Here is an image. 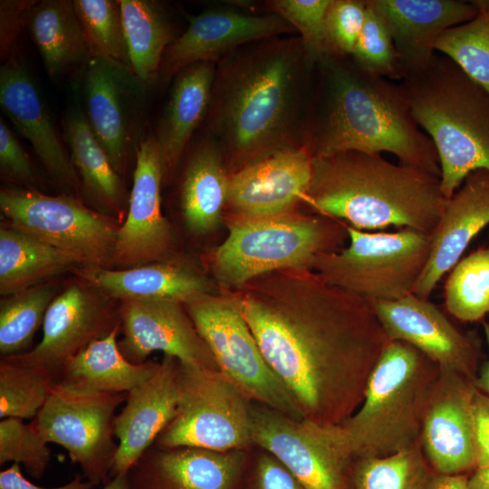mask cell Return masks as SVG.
<instances>
[{"label":"cell","instance_id":"1","mask_svg":"<svg viewBox=\"0 0 489 489\" xmlns=\"http://www.w3.org/2000/svg\"><path fill=\"white\" fill-rule=\"evenodd\" d=\"M228 291L302 420L346 421L389 341L369 302L311 268L275 271Z\"/></svg>","mask_w":489,"mask_h":489},{"label":"cell","instance_id":"2","mask_svg":"<svg viewBox=\"0 0 489 489\" xmlns=\"http://www.w3.org/2000/svg\"><path fill=\"white\" fill-rule=\"evenodd\" d=\"M276 38L238 48L216 70L210 125L217 142L237 164L236 170L295 146L294 133L316 64L300 38Z\"/></svg>","mask_w":489,"mask_h":489},{"label":"cell","instance_id":"3","mask_svg":"<svg viewBox=\"0 0 489 489\" xmlns=\"http://www.w3.org/2000/svg\"><path fill=\"white\" fill-rule=\"evenodd\" d=\"M303 144L313 158L345 151L388 152L402 165L440 177L437 153L419 128L400 83L361 70L350 56L319 61Z\"/></svg>","mask_w":489,"mask_h":489},{"label":"cell","instance_id":"4","mask_svg":"<svg viewBox=\"0 0 489 489\" xmlns=\"http://www.w3.org/2000/svg\"><path fill=\"white\" fill-rule=\"evenodd\" d=\"M446 199L435 174L391 163L380 154L345 151L312 158L303 202L358 230L394 226L431 235Z\"/></svg>","mask_w":489,"mask_h":489},{"label":"cell","instance_id":"5","mask_svg":"<svg viewBox=\"0 0 489 489\" xmlns=\"http://www.w3.org/2000/svg\"><path fill=\"white\" fill-rule=\"evenodd\" d=\"M399 83L412 117L435 145L448 199L471 172L489 170V94L443 54Z\"/></svg>","mask_w":489,"mask_h":489},{"label":"cell","instance_id":"6","mask_svg":"<svg viewBox=\"0 0 489 489\" xmlns=\"http://www.w3.org/2000/svg\"><path fill=\"white\" fill-rule=\"evenodd\" d=\"M439 367L412 345L389 340L358 409L338 425L352 458L380 457L417 446Z\"/></svg>","mask_w":489,"mask_h":489},{"label":"cell","instance_id":"7","mask_svg":"<svg viewBox=\"0 0 489 489\" xmlns=\"http://www.w3.org/2000/svg\"><path fill=\"white\" fill-rule=\"evenodd\" d=\"M228 235L208 256L216 279L229 290L275 271L311 268L317 255L337 251L346 223L291 211L227 217Z\"/></svg>","mask_w":489,"mask_h":489},{"label":"cell","instance_id":"8","mask_svg":"<svg viewBox=\"0 0 489 489\" xmlns=\"http://www.w3.org/2000/svg\"><path fill=\"white\" fill-rule=\"evenodd\" d=\"M349 245L322 253L312 270L366 301H396L413 293L429 257L431 235L412 229L369 232L346 224Z\"/></svg>","mask_w":489,"mask_h":489},{"label":"cell","instance_id":"9","mask_svg":"<svg viewBox=\"0 0 489 489\" xmlns=\"http://www.w3.org/2000/svg\"><path fill=\"white\" fill-rule=\"evenodd\" d=\"M183 305L224 377L251 401L302 420L291 394L264 359L230 291L198 294Z\"/></svg>","mask_w":489,"mask_h":489},{"label":"cell","instance_id":"10","mask_svg":"<svg viewBox=\"0 0 489 489\" xmlns=\"http://www.w3.org/2000/svg\"><path fill=\"white\" fill-rule=\"evenodd\" d=\"M177 387L176 414L155 445L219 452L254 446L251 400L219 371L179 362Z\"/></svg>","mask_w":489,"mask_h":489},{"label":"cell","instance_id":"11","mask_svg":"<svg viewBox=\"0 0 489 489\" xmlns=\"http://www.w3.org/2000/svg\"><path fill=\"white\" fill-rule=\"evenodd\" d=\"M0 210L9 226L73 255L86 267L111 263L120 226L71 196L3 188Z\"/></svg>","mask_w":489,"mask_h":489},{"label":"cell","instance_id":"12","mask_svg":"<svg viewBox=\"0 0 489 489\" xmlns=\"http://www.w3.org/2000/svg\"><path fill=\"white\" fill-rule=\"evenodd\" d=\"M126 398L127 393L80 394L56 382L30 423L47 443L67 451L87 481L106 484L119 446L115 412Z\"/></svg>","mask_w":489,"mask_h":489},{"label":"cell","instance_id":"13","mask_svg":"<svg viewBox=\"0 0 489 489\" xmlns=\"http://www.w3.org/2000/svg\"><path fill=\"white\" fill-rule=\"evenodd\" d=\"M254 446L276 457L306 489H350L352 455L338 425L321 426L251 401Z\"/></svg>","mask_w":489,"mask_h":489},{"label":"cell","instance_id":"14","mask_svg":"<svg viewBox=\"0 0 489 489\" xmlns=\"http://www.w3.org/2000/svg\"><path fill=\"white\" fill-rule=\"evenodd\" d=\"M389 340L405 341L436 363L441 372L475 383L481 356L479 338L458 330L428 299L409 294L396 301H369Z\"/></svg>","mask_w":489,"mask_h":489},{"label":"cell","instance_id":"15","mask_svg":"<svg viewBox=\"0 0 489 489\" xmlns=\"http://www.w3.org/2000/svg\"><path fill=\"white\" fill-rule=\"evenodd\" d=\"M142 83L129 66L110 58L91 56L85 65V115L119 173L135 141Z\"/></svg>","mask_w":489,"mask_h":489},{"label":"cell","instance_id":"16","mask_svg":"<svg viewBox=\"0 0 489 489\" xmlns=\"http://www.w3.org/2000/svg\"><path fill=\"white\" fill-rule=\"evenodd\" d=\"M119 315L123 333L119 347L129 361L141 364L153 351H162L181 363L219 371L183 303L171 300L121 301Z\"/></svg>","mask_w":489,"mask_h":489},{"label":"cell","instance_id":"17","mask_svg":"<svg viewBox=\"0 0 489 489\" xmlns=\"http://www.w3.org/2000/svg\"><path fill=\"white\" fill-rule=\"evenodd\" d=\"M163 176L158 144L149 137L136 149L127 218L119 228L110 263L120 269L163 262L172 249L171 228L161 211Z\"/></svg>","mask_w":489,"mask_h":489},{"label":"cell","instance_id":"18","mask_svg":"<svg viewBox=\"0 0 489 489\" xmlns=\"http://www.w3.org/2000/svg\"><path fill=\"white\" fill-rule=\"evenodd\" d=\"M108 297L96 295L81 283H72L55 296L43 323L42 340L31 350L5 357L27 366H41L58 375L62 366L89 344L120 323Z\"/></svg>","mask_w":489,"mask_h":489},{"label":"cell","instance_id":"19","mask_svg":"<svg viewBox=\"0 0 489 489\" xmlns=\"http://www.w3.org/2000/svg\"><path fill=\"white\" fill-rule=\"evenodd\" d=\"M312 154L304 145L273 151L229 175L226 205L232 215L274 216L303 202L312 176Z\"/></svg>","mask_w":489,"mask_h":489},{"label":"cell","instance_id":"20","mask_svg":"<svg viewBox=\"0 0 489 489\" xmlns=\"http://www.w3.org/2000/svg\"><path fill=\"white\" fill-rule=\"evenodd\" d=\"M292 31L275 14L252 15L224 9L206 10L190 17L186 31L167 48L159 72L168 80L195 63H216L240 47Z\"/></svg>","mask_w":489,"mask_h":489},{"label":"cell","instance_id":"21","mask_svg":"<svg viewBox=\"0 0 489 489\" xmlns=\"http://www.w3.org/2000/svg\"><path fill=\"white\" fill-rule=\"evenodd\" d=\"M475 383L440 372L425 410L421 441L426 457L438 474L460 475L476 468L472 399Z\"/></svg>","mask_w":489,"mask_h":489},{"label":"cell","instance_id":"22","mask_svg":"<svg viewBox=\"0 0 489 489\" xmlns=\"http://www.w3.org/2000/svg\"><path fill=\"white\" fill-rule=\"evenodd\" d=\"M250 449L212 451L153 444L127 473L129 489H237Z\"/></svg>","mask_w":489,"mask_h":489},{"label":"cell","instance_id":"23","mask_svg":"<svg viewBox=\"0 0 489 489\" xmlns=\"http://www.w3.org/2000/svg\"><path fill=\"white\" fill-rule=\"evenodd\" d=\"M178 363L176 358L164 355L154 374L127 393L125 405L114 420L119 446L110 477L127 474L174 417L178 403Z\"/></svg>","mask_w":489,"mask_h":489},{"label":"cell","instance_id":"24","mask_svg":"<svg viewBox=\"0 0 489 489\" xmlns=\"http://www.w3.org/2000/svg\"><path fill=\"white\" fill-rule=\"evenodd\" d=\"M386 24L398 54L404 78L427 67L435 45L447 29L472 20L473 1L366 0ZM403 78V79H404Z\"/></svg>","mask_w":489,"mask_h":489},{"label":"cell","instance_id":"25","mask_svg":"<svg viewBox=\"0 0 489 489\" xmlns=\"http://www.w3.org/2000/svg\"><path fill=\"white\" fill-rule=\"evenodd\" d=\"M489 225V170L471 172L446 199L431 234L427 263L413 294L428 299L442 277L461 259L471 241Z\"/></svg>","mask_w":489,"mask_h":489},{"label":"cell","instance_id":"26","mask_svg":"<svg viewBox=\"0 0 489 489\" xmlns=\"http://www.w3.org/2000/svg\"><path fill=\"white\" fill-rule=\"evenodd\" d=\"M0 105L33 147L51 177L62 187L78 190L79 177L66 153L36 85L24 66L9 58L0 70Z\"/></svg>","mask_w":489,"mask_h":489},{"label":"cell","instance_id":"27","mask_svg":"<svg viewBox=\"0 0 489 489\" xmlns=\"http://www.w3.org/2000/svg\"><path fill=\"white\" fill-rule=\"evenodd\" d=\"M80 275L110 299L171 300L186 302L212 292L208 280L192 268L171 262H157L126 269L86 267Z\"/></svg>","mask_w":489,"mask_h":489},{"label":"cell","instance_id":"28","mask_svg":"<svg viewBox=\"0 0 489 489\" xmlns=\"http://www.w3.org/2000/svg\"><path fill=\"white\" fill-rule=\"evenodd\" d=\"M120 331V323L69 360L60 369L57 383L80 394L128 393L149 379L159 362L129 361L119 347Z\"/></svg>","mask_w":489,"mask_h":489},{"label":"cell","instance_id":"29","mask_svg":"<svg viewBox=\"0 0 489 489\" xmlns=\"http://www.w3.org/2000/svg\"><path fill=\"white\" fill-rule=\"evenodd\" d=\"M213 62H198L180 71L156 139L165 174L171 173L210 107L216 75Z\"/></svg>","mask_w":489,"mask_h":489},{"label":"cell","instance_id":"30","mask_svg":"<svg viewBox=\"0 0 489 489\" xmlns=\"http://www.w3.org/2000/svg\"><path fill=\"white\" fill-rule=\"evenodd\" d=\"M27 14L30 33L50 77L86 65L91 56L72 1L35 2Z\"/></svg>","mask_w":489,"mask_h":489},{"label":"cell","instance_id":"31","mask_svg":"<svg viewBox=\"0 0 489 489\" xmlns=\"http://www.w3.org/2000/svg\"><path fill=\"white\" fill-rule=\"evenodd\" d=\"M229 175L216 141L206 139L189 159L181 184L185 224L196 235L214 231L226 205Z\"/></svg>","mask_w":489,"mask_h":489},{"label":"cell","instance_id":"32","mask_svg":"<svg viewBox=\"0 0 489 489\" xmlns=\"http://www.w3.org/2000/svg\"><path fill=\"white\" fill-rule=\"evenodd\" d=\"M63 126L71 159L85 194L101 206L120 211L125 192L120 173L78 104L66 114Z\"/></svg>","mask_w":489,"mask_h":489},{"label":"cell","instance_id":"33","mask_svg":"<svg viewBox=\"0 0 489 489\" xmlns=\"http://www.w3.org/2000/svg\"><path fill=\"white\" fill-rule=\"evenodd\" d=\"M82 264L73 255L11 226L0 229V293L9 296Z\"/></svg>","mask_w":489,"mask_h":489},{"label":"cell","instance_id":"34","mask_svg":"<svg viewBox=\"0 0 489 489\" xmlns=\"http://www.w3.org/2000/svg\"><path fill=\"white\" fill-rule=\"evenodd\" d=\"M119 1L130 68L149 83L160 72L164 53L174 41L170 24L155 1Z\"/></svg>","mask_w":489,"mask_h":489},{"label":"cell","instance_id":"35","mask_svg":"<svg viewBox=\"0 0 489 489\" xmlns=\"http://www.w3.org/2000/svg\"><path fill=\"white\" fill-rule=\"evenodd\" d=\"M56 290L54 283H41L1 300V357L22 354L29 348Z\"/></svg>","mask_w":489,"mask_h":489},{"label":"cell","instance_id":"36","mask_svg":"<svg viewBox=\"0 0 489 489\" xmlns=\"http://www.w3.org/2000/svg\"><path fill=\"white\" fill-rule=\"evenodd\" d=\"M476 15L445 31L436 52L452 60L489 94V0H474Z\"/></svg>","mask_w":489,"mask_h":489},{"label":"cell","instance_id":"37","mask_svg":"<svg viewBox=\"0 0 489 489\" xmlns=\"http://www.w3.org/2000/svg\"><path fill=\"white\" fill-rule=\"evenodd\" d=\"M447 312L462 321H483L489 313V246L461 258L445 283Z\"/></svg>","mask_w":489,"mask_h":489},{"label":"cell","instance_id":"38","mask_svg":"<svg viewBox=\"0 0 489 489\" xmlns=\"http://www.w3.org/2000/svg\"><path fill=\"white\" fill-rule=\"evenodd\" d=\"M57 378V373L50 369L23 365L1 357L0 417L34 418Z\"/></svg>","mask_w":489,"mask_h":489},{"label":"cell","instance_id":"39","mask_svg":"<svg viewBox=\"0 0 489 489\" xmlns=\"http://www.w3.org/2000/svg\"><path fill=\"white\" fill-rule=\"evenodd\" d=\"M431 475L417 446L386 456L354 458L350 487L425 489Z\"/></svg>","mask_w":489,"mask_h":489},{"label":"cell","instance_id":"40","mask_svg":"<svg viewBox=\"0 0 489 489\" xmlns=\"http://www.w3.org/2000/svg\"><path fill=\"white\" fill-rule=\"evenodd\" d=\"M91 56L112 59L130 67L120 1L73 0Z\"/></svg>","mask_w":489,"mask_h":489},{"label":"cell","instance_id":"41","mask_svg":"<svg viewBox=\"0 0 489 489\" xmlns=\"http://www.w3.org/2000/svg\"><path fill=\"white\" fill-rule=\"evenodd\" d=\"M366 5L365 23L350 58L369 73L401 82L405 74L393 39L382 19Z\"/></svg>","mask_w":489,"mask_h":489},{"label":"cell","instance_id":"42","mask_svg":"<svg viewBox=\"0 0 489 489\" xmlns=\"http://www.w3.org/2000/svg\"><path fill=\"white\" fill-rule=\"evenodd\" d=\"M331 3V0H275L270 4L273 14L300 33L304 50L314 64L331 54L326 34Z\"/></svg>","mask_w":489,"mask_h":489},{"label":"cell","instance_id":"43","mask_svg":"<svg viewBox=\"0 0 489 489\" xmlns=\"http://www.w3.org/2000/svg\"><path fill=\"white\" fill-rule=\"evenodd\" d=\"M47 442L31 423L6 417L0 421V465L7 462L23 465L26 473L41 479L51 461Z\"/></svg>","mask_w":489,"mask_h":489},{"label":"cell","instance_id":"44","mask_svg":"<svg viewBox=\"0 0 489 489\" xmlns=\"http://www.w3.org/2000/svg\"><path fill=\"white\" fill-rule=\"evenodd\" d=\"M365 0H331L326 16V34L331 54L350 56L363 28Z\"/></svg>","mask_w":489,"mask_h":489},{"label":"cell","instance_id":"45","mask_svg":"<svg viewBox=\"0 0 489 489\" xmlns=\"http://www.w3.org/2000/svg\"><path fill=\"white\" fill-rule=\"evenodd\" d=\"M237 489H306L298 478L269 452L253 446Z\"/></svg>","mask_w":489,"mask_h":489},{"label":"cell","instance_id":"46","mask_svg":"<svg viewBox=\"0 0 489 489\" xmlns=\"http://www.w3.org/2000/svg\"><path fill=\"white\" fill-rule=\"evenodd\" d=\"M0 169L5 178L24 184L36 182V176L29 156L6 123L0 120Z\"/></svg>","mask_w":489,"mask_h":489},{"label":"cell","instance_id":"47","mask_svg":"<svg viewBox=\"0 0 489 489\" xmlns=\"http://www.w3.org/2000/svg\"><path fill=\"white\" fill-rule=\"evenodd\" d=\"M472 417L477 450L476 468H480L489 465V396L476 388L472 399Z\"/></svg>","mask_w":489,"mask_h":489},{"label":"cell","instance_id":"48","mask_svg":"<svg viewBox=\"0 0 489 489\" xmlns=\"http://www.w3.org/2000/svg\"><path fill=\"white\" fill-rule=\"evenodd\" d=\"M35 2L27 1H1V53L9 51L12 43L17 35L24 14Z\"/></svg>","mask_w":489,"mask_h":489},{"label":"cell","instance_id":"49","mask_svg":"<svg viewBox=\"0 0 489 489\" xmlns=\"http://www.w3.org/2000/svg\"><path fill=\"white\" fill-rule=\"evenodd\" d=\"M94 485L90 481H83L77 475L71 482L57 487H42L28 481L21 472V465L13 463L0 472V489H91Z\"/></svg>","mask_w":489,"mask_h":489},{"label":"cell","instance_id":"50","mask_svg":"<svg viewBox=\"0 0 489 489\" xmlns=\"http://www.w3.org/2000/svg\"><path fill=\"white\" fill-rule=\"evenodd\" d=\"M469 478L460 475H432L425 489H471Z\"/></svg>","mask_w":489,"mask_h":489},{"label":"cell","instance_id":"51","mask_svg":"<svg viewBox=\"0 0 489 489\" xmlns=\"http://www.w3.org/2000/svg\"><path fill=\"white\" fill-rule=\"evenodd\" d=\"M485 341L489 351V322L482 321ZM475 387L489 396V358L483 365L475 380Z\"/></svg>","mask_w":489,"mask_h":489},{"label":"cell","instance_id":"52","mask_svg":"<svg viewBox=\"0 0 489 489\" xmlns=\"http://www.w3.org/2000/svg\"><path fill=\"white\" fill-rule=\"evenodd\" d=\"M468 483L471 489H489V465L476 468Z\"/></svg>","mask_w":489,"mask_h":489},{"label":"cell","instance_id":"53","mask_svg":"<svg viewBox=\"0 0 489 489\" xmlns=\"http://www.w3.org/2000/svg\"><path fill=\"white\" fill-rule=\"evenodd\" d=\"M101 489H129L127 474L110 477Z\"/></svg>","mask_w":489,"mask_h":489}]
</instances>
